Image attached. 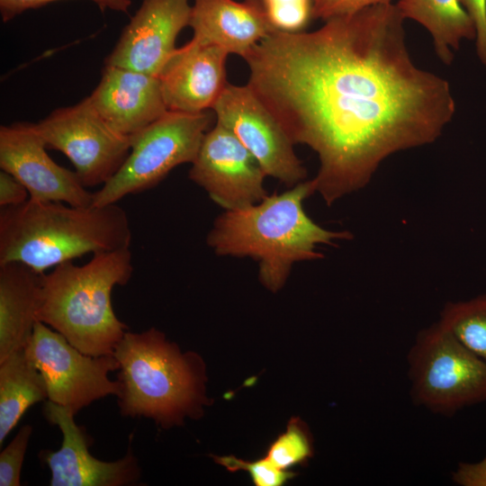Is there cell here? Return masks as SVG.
Returning <instances> with one entry per match:
<instances>
[{"instance_id":"cell-17","label":"cell","mask_w":486,"mask_h":486,"mask_svg":"<svg viewBox=\"0 0 486 486\" xmlns=\"http://www.w3.org/2000/svg\"><path fill=\"white\" fill-rule=\"evenodd\" d=\"M189 26L194 45H214L245 58L272 31L260 0H194Z\"/></svg>"},{"instance_id":"cell-6","label":"cell","mask_w":486,"mask_h":486,"mask_svg":"<svg viewBox=\"0 0 486 486\" xmlns=\"http://www.w3.org/2000/svg\"><path fill=\"white\" fill-rule=\"evenodd\" d=\"M211 115L167 111L158 120L131 138L130 151L117 173L94 193V206L117 203L123 197L148 190L175 167L192 164Z\"/></svg>"},{"instance_id":"cell-4","label":"cell","mask_w":486,"mask_h":486,"mask_svg":"<svg viewBox=\"0 0 486 486\" xmlns=\"http://www.w3.org/2000/svg\"><path fill=\"white\" fill-rule=\"evenodd\" d=\"M132 274L130 248L94 254L83 266L62 263L43 274L37 319L84 354L113 355L127 326L114 313L112 292Z\"/></svg>"},{"instance_id":"cell-7","label":"cell","mask_w":486,"mask_h":486,"mask_svg":"<svg viewBox=\"0 0 486 486\" xmlns=\"http://www.w3.org/2000/svg\"><path fill=\"white\" fill-rule=\"evenodd\" d=\"M411 396L444 415L486 400V363L439 323L420 331L408 356Z\"/></svg>"},{"instance_id":"cell-5","label":"cell","mask_w":486,"mask_h":486,"mask_svg":"<svg viewBox=\"0 0 486 486\" xmlns=\"http://www.w3.org/2000/svg\"><path fill=\"white\" fill-rule=\"evenodd\" d=\"M113 356L119 364L122 416L151 418L169 428L200 413L204 402L201 361L193 353L182 354L161 331H126Z\"/></svg>"},{"instance_id":"cell-10","label":"cell","mask_w":486,"mask_h":486,"mask_svg":"<svg viewBox=\"0 0 486 486\" xmlns=\"http://www.w3.org/2000/svg\"><path fill=\"white\" fill-rule=\"evenodd\" d=\"M212 110L216 122L239 140L267 176L288 187L307 180V170L293 142L248 85L229 83Z\"/></svg>"},{"instance_id":"cell-16","label":"cell","mask_w":486,"mask_h":486,"mask_svg":"<svg viewBox=\"0 0 486 486\" xmlns=\"http://www.w3.org/2000/svg\"><path fill=\"white\" fill-rule=\"evenodd\" d=\"M88 99L112 128L130 138L168 111L158 76L113 66H104Z\"/></svg>"},{"instance_id":"cell-9","label":"cell","mask_w":486,"mask_h":486,"mask_svg":"<svg viewBox=\"0 0 486 486\" xmlns=\"http://www.w3.org/2000/svg\"><path fill=\"white\" fill-rule=\"evenodd\" d=\"M34 126L47 147L62 152L71 161L86 187L106 184L131 148V138L112 128L88 97L56 109Z\"/></svg>"},{"instance_id":"cell-23","label":"cell","mask_w":486,"mask_h":486,"mask_svg":"<svg viewBox=\"0 0 486 486\" xmlns=\"http://www.w3.org/2000/svg\"><path fill=\"white\" fill-rule=\"evenodd\" d=\"M275 31L300 32L312 18L313 0H260Z\"/></svg>"},{"instance_id":"cell-30","label":"cell","mask_w":486,"mask_h":486,"mask_svg":"<svg viewBox=\"0 0 486 486\" xmlns=\"http://www.w3.org/2000/svg\"><path fill=\"white\" fill-rule=\"evenodd\" d=\"M453 480L462 486H486V456L476 464H459Z\"/></svg>"},{"instance_id":"cell-26","label":"cell","mask_w":486,"mask_h":486,"mask_svg":"<svg viewBox=\"0 0 486 486\" xmlns=\"http://www.w3.org/2000/svg\"><path fill=\"white\" fill-rule=\"evenodd\" d=\"M59 0H0V13L3 22H8L16 15L29 9H36L50 3ZM95 3L102 12L111 9L117 12L128 13L131 4L130 0H91Z\"/></svg>"},{"instance_id":"cell-25","label":"cell","mask_w":486,"mask_h":486,"mask_svg":"<svg viewBox=\"0 0 486 486\" xmlns=\"http://www.w3.org/2000/svg\"><path fill=\"white\" fill-rule=\"evenodd\" d=\"M32 434L31 425L22 426L0 454V486H20L21 470Z\"/></svg>"},{"instance_id":"cell-21","label":"cell","mask_w":486,"mask_h":486,"mask_svg":"<svg viewBox=\"0 0 486 486\" xmlns=\"http://www.w3.org/2000/svg\"><path fill=\"white\" fill-rule=\"evenodd\" d=\"M438 323L464 347L486 363V294L447 302Z\"/></svg>"},{"instance_id":"cell-18","label":"cell","mask_w":486,"mask_h":486,"mask_svg":"<svg viewBox=\"0 0 486 486\" xmlns=\"http://www.w3.org/2000/svg\"><path fill=\"white\" fill-rule=\"evenodd\" d=\"M42 276L19 262L0 264V362L23 349L32 335Z\"/></svg>"},{"instance_id":"cell-28","label":"cell","mask_w":486,"mask_h":486,"mask_svg":"<svg viewBox=\"0 0 486 486\" xmlns=\"http://www.w3.org/2000/svg\"><path fill=\"white\" fill-rule=\"evenodd\" d=\"M469 14L476 29V52L486 66V0H459Z\"/></svg>"},{"instance_id":"cell-11","label":"cell","mask_w":486,"mask_h":486,"mask_svg":"<svg viewBox=\"0 0 486 486\" xmlns=\"http://www.w3.org/2000/svg\"><path fill=\"white\" fill-rule=\"evenodd\" d=\"M188 176L224 211L247 208L268 194L260 164L218 122L205 133Z\"/></svg>"},{"instance_id":"cell-2","label":"cell","mask_w":486,"mask_h":486,"mask_svg":"<svg viewBox=\"0 0 486 486\" xmlns=\"http://www.w3.org/2000/svg\"><path fill=\"white\" fill-rule=\"evenodd\" d=\"M314 193L310 179L247 208L224 211L214 220L206 243L217 256L257 261L260 282L276 292L295 263L323 258L318 246L352 238L350 232L326 230L309 217L303 202Z\"/></svg>"},{"instance_id":"cell-27","label":"cell","mask_w":486,"mask_h":486,"mask_svg":"<svg viewBox=\"0 0 486 486\" xmlns=\"http://www.w3.org/2000/svg\"><path fill=\"white\" fill-rule=\"evenodd\" d=\"M392 0H313L312 18L325 22L370 6L392 4Z\"/></svg>"},{"instance_id":"cell-3","label":"cell","mask_w":486,"mask_h":486,"mask_svg":"<svg viewBox=\"0 0 486 486\" xmlns=\"http://www.w3.org/2000/svg\"><path fill=\"white\" fill-rule=\"evenodd\" d=\"M131 238L117 203L77 207L29 199L0 208V264L19 262L40 274L86 254L130 248Z\"/></svg>"},{"instance_id":"cell-19","label":"cell","mask_w":486,"mask_h":486,"mask_svg":"<svg viewBox=\"0 0 486 486\" xmlns=\"http://www.w3.org/2000/svg\"><path fill=\"white\" fill-rule=\"evenodd\" d=\"M402 17L427 29L441 62L454 60L463 40H475L476 29L459 0H399L395 4Z\"/></svg>"},{"instance_id":"cell-12","label":"cell","mask_w":486,"mask_h":486,"mask_svg":"<svg viewBox=\"0 0 486 486\" xmlns=\"http://www.w3.org/2000/svg\"><path fill=\"white\" fill-rule=\"evenodd\" d=\"M46 148L34 123L0 127V168L26 187L31 200L91 206L94 193L86 189L76 171L57 164Z\"/></svg>"},{"instance_id":"cell-20","label":"cell","mask_w":486,"mask_h":486,"mask_svg":"<svg viewBox=\"0 0 486 486\" xmlns=\"http://www.w3.org/2000/svg\"><path fill=\"white\" fill-rule=\"evenodd\" d=\"M48 400L45 380L21 349L0 362V445L25 411Z\"/></svg>"},{"instance_id":"cell-15","label":"cell","mask_w":486,"mask_h":486,"mask_svg":"<svg viewBox=\"0 0 486 486\" xmlns=\"http://www.w3.org/2000/svg\"><path fill=\"white\" fill-rule=\"evenodd\" d=\"M229 55L214 45L187 42L177 48L158 76L167 110L197 113L212 109L229 84Z\"/></svg>"},{"instance_id":"cell-24","label":"cell","mask_w":486,"mask_h":486,"mask_svg":"<svg viewBox=\"0 0 486 486\" xmlns=\"http://www.w3.org/2000/svg\"><path fill=\"white\" fill-rule=\"evenodd\" d=\"M213 458L229 471H247L256 486H280L293 476V473L277 468L266 457L254 462H247L233 455Z\"/></svg>"},{"instance_id":"cell-22","label":"cell","mask_w":486,"mask_h":486,"mask_svg":"<svg viewBox=\"0 0 486 486\" xmlns=\"http://www.w3.org/2000/svg\"><path fill=\"white\" fill-rule=\"evenodd\" d=\"M312 455L311 440L306 428L297 418H292L284 433L270 446L266 458L277 468L286 471Z\"/></svg>"},{"instance_id":"cell-13","label":"cell","mask_w":486,"mask_h":486,"mask_svg":"<svg viewBox=\"0 0 486 486\" xmlns=\"http://www.w3.org/2000/svg\"><path fill=\"white\" fill-rule=\"evenodd\" d=\"M43 412L47 420L58 427L62 434L58 450L40 453L51 472L50 486H129L139 483L140 467L130 446L119 460H99L89 452L86 435L75 422V413L50 400L45 402Z\"/></svg>"},{"instance_id":"cell-1","label":"cell","mask_w":486,"mask_h":486,"mask_svg":"<svg viewBox=\"0 0 486 486\" xmlns=\"http://www.w3.org/2000/svg\"><path fill=\"white\" fill-rule=\"evenodd\" d=\"M395 4L272 31L244 58L247 85L293 144L318 156L327 205L364 188L391 155L436 141L452 121L449 83L418 68Z\"/></svg>"},{"instance_id":"cell-14","label":"cell","mask_w":486,"mask_h":486,"mask_svg":"<svg viewBox=\"0 0 486 486\" xmlns=\"http://www.w3.org/2000/svg\"><path fill=\"white\" fill-rule=\"evenodd\" d=\"M191 10L188 0H143L104 66L158 76L177 49L178 34L189 25Z\"/></svg>"},{"instance_id":"cell-8","label":"cell","mask_w":486,"mask_h":486,"mask_svg":"<svg viewBox=\"0 0 486 486\" xmlns=\"http://www.w3.org/2000/svg\"><path fill=\"white\" fill-rule=\"evenodd\" d=\"M23 350L45 380L48 400L75 414L94 400L121 393V382L108 377L119 369L113 355L84 354L41 321L36 322Z\"/></svg>"},{"instance_id":"cell-29","label":"cell","mask_w":486,"mask_h":486,"mask_svg":"<svg viewBox=\"0 0 486 486\" xmlns=\"http://www.w3.org/2000/svg\"><path fill=\"white\" fill-rule=\"evenodd\" d=\"M30 199L26 187L9 173L0 171V208L16 206Z\"/></svg>"}]
</instances>
